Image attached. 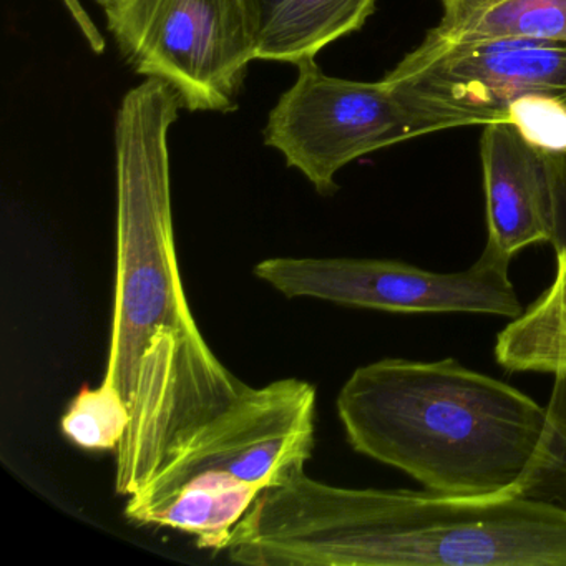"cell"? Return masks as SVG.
<instances>
[{"mask_svg":"<svg viewBox=\"0 0 566 566\" xmlns=\"http://www.w3.org/2000/svg\"><path fill=\"white\" fill-rule=\"evenodd\" d=\"M485 248L513 260L536 243L566 248V154L525 137L512 122L485 125L480 144Z\"/></svg>","mask_w":566,"mask_h":566,"instance_id":"9","label":"cell"},{"mask_svg":"<svg viewBox=\"0 0 566 566\" xmlns=\"http://www.w3.org/2000/svg\"><path fill=\"white\" fill-rule=\"evenodd\" d=\"M433 134L386 78L329 77L316 61L297 65V78L268 115L264 144L283 155L316 188L337 190L336 175L373 151Z\"/></svg>","mask_w":566,"mask_h":566,"instance_id":"8","label":"cell"},{"mask_svg":"<svg viewBox=\"0 0 566 566\" xmlns=\"http://www.w3.org/2000/svg\"><path fill=\"white\" fill-rule=\"evenodd\" d=\"M512 260L483 248L479 260L457 273H436L397 260L270 258L254 276L283 296L329 301L394 314L523 313L509 271Z\"/></svg>","mask_w":566,"mask_h":566,"instance_id":"7","label":"cell"},{"mask_svg":"<svg viewBox=\"0 0 566 566\" xmlns=\"http://www.w3.org/2000/svg\"><path fill=\"white\" fill-rule=\"evenodd\" d=\"M384 78L433 134L485 127L535 105H566V42H447L427 34Z\"/></svg>","mask_w":566,"mask_h":566,"instance_id":"6","label":"cell"},{"mask_svg":"<svg viewBox=\"0 0 566 566\" xmlns=\"http://www.w3.org/2000/svg\"><path fill=\"white\" fill-rule=\"evenodd\" d=\"M256 61L300 65L360 31L376 0H251Z\"/></svg>","mask_w":566,"mask_h":566,"instance_id":"10","label":"cell"},{"mask_svg":"<svg viewBox=\"0 0 566 566\" xmlns=\"http://www.w3.org/2000/svg\"><path fill=\"white\" fill-rule=\"evenodd\" d=\"M135 74L167 84L190 112L234 111L256 61L251 0H95Z\"/></svg>","mask_w":566,"mask_h":566,"instance_id":"5","label":"cell"},{"mask_svg":"<svg viewBox=\"0 0 566 566\" xmlns=\"http://www.w3.org/2000/svg\"><path fill=\"white\" fill-rule=\"evenodd\" d=\"M297 462L258 495L223 552L251 566H566V506L520 493L327 485Z\"/></svg>","mask_w":566,"mask_h":566,"instance_id":"2","label":"cell"},{"mask_svg":"<svg viewBox=\"0 0 566 566\" xmlns=\"http://www.w3.org/2000/svg\"><path fill=\"white\" fill-rule=\"evenodd\" d=\"M427 34L447 42L533 39L566 42V0H440Z\"/></svg>","mask_w":566,"mask_h":566,"instance_id":"11","label":"cell"},{"mask_svg":"<svg viewBox=\"0 0 566 566\" xmlns=\"http://www.w3.org/2000/svg\"><path fill=\"white\" fill-rule=\"evenodd\" d=\"M181 108L164 82L127 92L115 122L117 271L105 379L130 410L115 492L140 493L248 387L205 340L181 283L171 213L168 132Z\"/></svg>","mask_w":566,"mask_h":566,"instance_id":"1","label":"cell"},{"mask_svg":"<svg viewBox=\"0 0 566 566\" xmlns=\"http://www.w3.org/2000/svg\"><path fill=\"white\" fill-rule=\"evenodd\" d=\"M336 406L357 453L453 496L518 493L548 426L546 407L457 359L357 367Z\"/></svg>","mask_w":566,"mask_h":566,"instance_id":"3","label":"cell"},{"mask_svg":"<svg viewBox=\"0 0 566 566\" xmlns=\"http://www.w3.org/2000/svg\"><path fill=\"white\" fill-rule=\"evenodd\" d=\"M493 353L506 373H566V248L548 290L496 336Z\"/></svg>","mask_w":566,"mask_h":566,"instance_id":"12","label":"cell"},{"mask_svg":"<svg viewBox=\"0 0 566 566\" xmlns=\"http://www.w3.org/2000/svg\"><path fill=\"white\" fill-rule=\"evenodd\" d=\"M546 412L548 427L542 459L523 483L520 493L530 499L566 506V373L555 376Z\"/></svg>","mask_w":566,"mask_h":566,"instance_id":"14","label":"cell"},{"mask_svg":"<svg viewBox=\"0 0 566 566\" xmlns=\"http://www.w3.org/2000/svg\"><path fill=\"white\" fill-rule=\"evenodd\" d=\"M130 426V410L107 379L94 389H82L62 416L65 439L88 452H117Z\"/></svg>","mask_w":566,"mask_h":566,"instance_id":"13","label":"cell"},{"mask_svg":"<svg viewBox=\"0 0 566 566\" xmlns=\"http://www.w3.org/2000/svg\"><path fill=\"white\" fill-rule=\"evenodd\" d=\"M316 389L274 380L247 392L190 442L137 495L125 516L138 525L193 535L200 548L223 552L234 526L263 490L314 449Z\"/></svg>","mask_w":566,"mask_h":566,"instance_id":"4","label":"cell"},{"mask_svg":"<svg viewBox=\"0 0 566 566\" xmlns=\"http://www.w3.org/2000/svg\"><path fill=\"white\" fill-rule=\"evenodd\" d=\"M565 154H566V151H565Z\"/></svg>","mask_w":566,"mask_h":566,"instance_id":"15","label":"cell"}]
</instances>
